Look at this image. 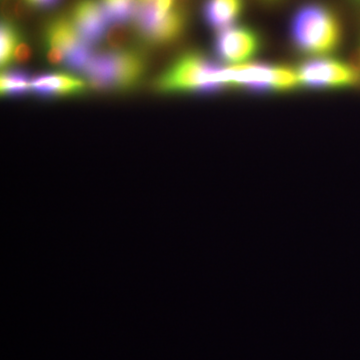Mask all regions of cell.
<instances>
[{
  "instance_id": "1",
  "label": "cell",
  "mask_w": 360,
  "mask_h": 360,
  "mask_svg": "<svg viewBox=\"0 0 360 360\" xmlns=\"http://www.w3.org/2000/svg\"><path fill=\"white\" fill-rule=\"evenodd\" d=\"M290 37L300 53L311 58H328L342 42V22L330 7L317 2L307 4L293 15Z\"/></svg>"
},
{
  "instance_id": "2",
  "label": "cell",
  "mask_w": 360,
  "mask_h": 360,
  "mask_svg": "<svg viewBox=\"0 0 360 360\" xmlns=\"http://www.w3.org/2000/svg\"><path fill=\"white\" fill-rule=\"evenodd\" d=\"M224 65H217L198 52H187L158 79V89L163 92L217 94L226 89Z\"/></svg>"
},
{
  "instance_id": "3",
  "label": "cell",
  "mask_w": 360,
  "mask_h": 360,
  "mask_svg": "<svg viewBox=\"0 0 360 360\" xmlns=\"http://www.w3.org/2000/svg\"><path fill=\"white\" fill-rule=\"evenodd\" d=\"M224 78L227 87H238L257 94L288 91L300 86L297 70L269 63L224 66Z\"/></svg>"
},
{
  "instance_id": "4",
  "label": "cell",
  "mask_w": 360,
  "mask_h": 360,
  "mask_svg": "<svg viewBox=\"0 0 360 360\" xmlns=\"http://www.w3.org/2000/svg\"><path fill=\"white\" fill-rule=\"evenodd\" d=\"M135 25L148 44L162 45L179 39L186 27V13L180 7L167 13H160L153 4H139Z\"/></svg>"
},
{
  "instance_id": "5",
  "label": "cell",
  "mask_w": 360,
  "mask_h": 360,
  "mask_svg": "<svg viewBox=\"0 0 360 360\" xmlns=\"http://www.w3.org/2000/svg\"><path fill=\"white\" fill-rule=\"evenodd\" d=\"M296 70L303 87L347 89L360 84V78L348 63L328 56L310 58Z\"/></svg>"
},
{
  "instance_id": "6",
  "label": "cell",
  "mask_w": 360,
  "mask_h": 360,
  "mask_svg": "<svg viewBox=\"0 0 360 360\" xmlns=\"http://www.w3.org/2000/svg\"><path fill=\"white\" fill-rule=\"evenodd\" d=\"M262 39L253 28L232 25L217 32L214 52L226 66L250 63L262 51Z\"/></svg>"
},
{
  "instance_id": "7",
  "label": "cell",
  "mask_w": 360,
  "mask_h": 360,
  "mask_svg": "<svg viewBox=\"0 0 360 360\" xmlns=\"http://www.w3.org/2000/svg\"><path fill=\"white\" fill-rule=\"evenodd\" d=\"M47 49H56L65 56V65L70 70L84 71L94 58L92 45L80 37L72 21L58 18L47 26L44 33Z\"/></svg>"
},
{
  "instance_id": "8",
  "label": "cell",
  "mask_w": 360,
  "mask_h": 360,
  "mask_svg": "<svg viewBox=\"0 0 360 360\" xmlns=\"http://www.w3.org/2000/svg\"><path fill=\"white\" fill-rule=\"evenodd\" d=\"M71 21L80 37L90 45L106 37L111 25L103 6L96 0H80L73 8Z\"/></svg>"
},
{
  "instance_id": "9",
  "label": "cell",
  "mask_w": 360,
  "mask_h": 360,
  "mask_svg": "<svg viewBox=\"0 0 360 360\" xmlns=\"http://www.w3.org/2000/svg\"><path fill=\"white\" fill-rule=\"evenodd\" d=\"M84 89L82 80L65 73L39 75L32 80V91L40 96H75Z\"/></svg>"
},
{
  "instance_id": "10",
  "label": "cell",
  "mask_w": 360,
  "mask_h": 360,
  "mask_svg": "<svg viewBox=\"0 0 360 360\" xmlns=\"http://www.w3.org/2000/svg\"><path fill=\"white\" fill-rule=\"evenodd\" d=\"M245 0H206L203 18L212 30L219 32L234 25L245 11Z\"/></svg>"
},
{
  "instance_id": "11",
  "label": "cell",
  "mask_w": 360,
  "mask_h": 360,
  "mask_svg": "<svg viewBox=\"0 0 360 360\" xmlns=\"http://www.w3.org/2000/svg\"><path fill=\"white\" fill-rule=\"evenodd\" d=\"M115 68V89L134 86L144 72V61L141 54L130 51H111Z\"/></svg>"
},
{
  "instance_id": "12",
  "label": "cell",
  "mask_w": 360,
  "mask_h": 360,
  "mask_svg": "<svg viewBox=\"0 0 360 360\" xmlns=\"http://www.w3.org/2000/svg\"><path fill=\"white\" fill-rule=\"evenodd\" d=\"M82 72L94 89H115V68L111 52L94 54Z\"/></svg>"
},
{
  "instance_id": "13",
  "label": "cell",
  "mask_w": 360,
  "mask_h": 360,
  "mask_svg": "<svg viewBox=\"0 0 360 360\" xmlns=\"http://www.w3.org/2000/svg\"><path fill=\"white\" fill-rule=\"evenodd\" d=\"M111 25H124L134 18L139 7V0H101Z\"/></svg>"
},
{
  "instance_id": "14",
  "label": "cell",
  "mask_w": 360,
  "mask_h": 360,
  "mask_svg": "<svg viewBox=\"0 0 360 360\" xmlns=\"http://www.w3.org/2000/svg\"><path fill=\"white\" fill-rule=\"evenodd\" d=\"M20 41L18 28L7 21L2 22L0 27V63L2 66H7L13 63L14 52Z\"/></svg>"
},
{
  "instance_id": "15",
  "label": "cell",
  "mask_w": 360,
  "mask_h": 360,
  "mask_svg": "<svg viewBox=\"0 0 360 360\" xmlns=\"http://www.w3.org/2000/svg\"><path fill=\"white\" fill-rule=\"evenodd\" d=\"M32 80L25 71L11 70L2 73L0 89L4 96H21L32 90Z\"/></svg>"
},
{
  "instance_id": "16",
  "label": "cell",
  "mask_w": 360,
  "mask_h": 360,
  "mask_svg": "<svg viewBox=\"0 0 360 360\" xmlns=\"http://www.w3.org/2000/svg\"><path fill=\"white\" fill-rule=\"evenodd\" d=\"M108 44L111 49H120L122 51L123 46L127 44L129 39V32L123 25H115V27L108 30L106 35Z\"/></svg>"
},
{
  "instance_id": "17",
  "label": "cell",
  "mask_w": 360,
  "mask_h": 360,
  "mask_svg": "<svg viewBox=\"0 0 360 360\" xmlns=\"http://www.w3.org/2000/svg\"><path fill=\"white\" fill-rule=\"evenodd\" d=\"M4 9L11 18H18V20H21L28 15L27 4L21 0H7Z\"/></svg>"
},
{
  "instance_id": "18",
  "label": "cell",
  "mask_w": 360,
  "mask_h": 360,
  "mask_svg": "<svg viewBox=\"0 0 360 360\" xmlns=\"http://www.w3.org/2000/svg\"><path fill=\"white\" fill-rule=\"evenodd\" d=\"M32 56V51L30 45L21 40L20 44L16 47L15 52H14L13 61L18 63H27Z\"/></svg>"
},
{
  "instance_id": "19",
  "label": "cell",
  "mask_w": 360,
  "mask_h": 360,
  "mask_svg": "<svg viewBox=\"0 0 360 360\" xmlns=\"http://www.w3.org/2000/svg\"><path fill=\"white\" fill-rule=\"evenodd\" d=\"M347 63L352 68V70L356 73L357 77L360 78V46H357L356 49L352 51Z\"/></svg>"
},
{
  "instance_id": "20",
  "label": "cell",
  "mask_w": 360,
  "mask_h": 360,
  "mask_svg": "<svg viewBox=\"0 0 360 360\" xmlns=\"http://www.w3.org/2000/svg\"><path fill=\"white\" fill-rule=\"evenodd\" d=\"M25 1L30 6L49 8V7L58 6L61 0H25Z\"/></svg>"
},
{
  "instance_id": "21",
  "label": "cell",
  "mask_w": 360,
  "mask_h": 360,
  "mask_svg": "<svg viewBox=\"0 0 360 360\" xmlns=\"http://www.w3.org/2000/svg\"><path fill=\"white\" fill-rule=\"evenodd\" d=\"M139 4H153L155 0H139Z\"/></svg>"
},
{
  "instance_id": "22",
  "label": "cell",
  "mask_w": 360,
  "mask_h": 360,
  "mask_svg": "<svg viewBox=\"0 0 360 360\" xmlns=\"http://www.w3.org/2000/svg\"><path fill=\"white\" fill-rule=\"evenodd\" d=\"M357 2H360V0H356Z\"/></svg>"
}]
</instances>
